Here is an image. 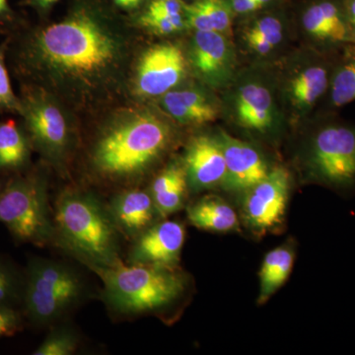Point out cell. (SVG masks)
Returning <instances> with one entry per match:
<instances>
[{"label":"cell","mask_w":355,"mask_h":355,"mask_svg":"<svg viewBox=\"0 0 355 355\" xmlns=\"http://www.w3.org/2000/svg\"><path fill=\"white\" fill-rule=\"evenodd\" d=\"M128 53L125 32L94 9L79 7L64 20L30 33L17 64L33 85L87 105L118 84Z\"/></svg>","instance_id":"cell-1"},{"label":"cell","mask_w":355,"mask_h":355,"mask_svg":"<svg viewBox=\"0 0 355 355\" xmlns=\"http://www.w3.org/2000/svg\"><path fill=\"white\" fill-rule=\"evenodd\" d=\"M172 140L169 123L153 112L120 114L96 137L91 170L103 181L132 188L165 155Z\"/></svg>","instance_id":"cell-2"},{"label":"cell","mask_w":355,"mask_h":355,"mask_svg":"<svg viewBox=\"0 0 355 355\" xmlns=\"http://www.w3.org/2000/svg\"><path fill=\"white\" fill-rule=\"evenodd\" d=\"M55 243L91 270L123 263L121 232L108 205L94 193L65 189L55 200Z\"/></svg>","instance_id":"cell-3"},{"label":"cell","mask_w":355,"mask_h":355,"mask_svg":"<svg viewBox=\"0 0 355 355\" xmlns=\"http://www.w3.org/2000/svg\"><path fill=\"white\" fill-rule=\"evenodd\" d=\"M102 279V299L114 314L123 317L160 312L181 299L188 286L176 268L121 265L93 270Z\"/></svg>","instance_id":"cell-4"},{"label":"cell","mask_w":355,"mask_h":355,"mask_svg":"<svg viewBox=\"0 0 355 355\" xmlns=\"http://www.w3.org/2000/svg\"><path fill=\"white\" fill-rule=\"evenodd\" d=\"M84 296L85 282L76 268L41 257L28 261L22 308L35 326L57 324Z\"/></svg>","instance_id":"cell-5"},{"label":"cell","mask_w":355,"mask_h":355,"mask_svg":"<svg viewBox=\"0 0 355 355\" xmlns=\"http://www.w3.org/2000/svg\"><path fill=\"white\" fill-rule=\"evenodd\" d=\"M0 222L16 241L38 247L55 243L46 171L34 170L9 180L0 195Z\"/></svg>","instance_id":"cell-6"},{"label":"cell","mask_w":355,"mask_h":355,"mask_svg":"<svg viewBox=\"0 0 355 355\" xmlns=\"http://www.w3.org/2000/svg\"><path fill=\"white\" fill-rule=\"evenodd\" d=\"M20 102V114L32 148L62 174L76 142L69 114L57 96L33 84L23 87Z\"/></svg>","instance_id":"cell-7"},{"label":"cell","mask_w":355,"mask_h":355,"mask_svg":"<svg viewBox=\"0 0 355 355\" xmlns=\"http://www.w3.org/2000/svg\"><path fill=\"white\" fill-rule=\"evenodd\" d=\"M308 167L311 175L334 188L355 184V128L327 125L311 141Z\"/></svg>","instance_id":"cell-8"},{"label":"cell","mask_w":355,"mask_h":355,"mask_svg":"<svg viewBox=\"0 0 355 355\" xmlns=\"http://www.w3.org/2000/svg\"><path fill=\"white\" fill-rule=\"evenodd\" d=\"M186 73V58L178 44H155L144 51L137 64L135 93L141 98L164 95L176 87Z\"/></svg>","instance_id":"cell-9"},{"label":"cell","mask_w":355,"mask_h":355,"mask_svg":"<svg viewBox=\"0 0 355 355\" xmlns=\"http://www.w3.org/2000/svg\"><path fill=\"white\" fill-rule=\"evenodd\" d=\"M184 238L186 230L180 222L164 220L154 223L132 240L128 263L176 268Z\"/></svg>","instance_id":"cell-10"},{"label":"cell","mask_w":355,"mask_h":355,"mask_svg":"<svg viewBox=\"0 0 355 355\" xmlns=\"http://www.w3.org/2000/svg\"><path fill=\"white\" fill-rule=\"evenodd\" d=\"M288 195V173L284 168L270 170L265 179L250 189L245 200L250 225L260 231L279 225L286 214Z\"/></svg>","instance_id":"cell-11"},{"label":"cell","mask_w":355,"mask_h":355,"mask_svg":"<svg viewBox=\"0 0 355 355\" xmlns=\"http://www.w3.org/2000/svg\"><path fill=\"white\" fill-rule=\"evenodd\" d=\"M193 71L210 86L223 85L232 76L235 55L227 39L216 31H196L190 46Z\"/></svg>","instance_id":"cell-12"},{"label":"cell","mask_w":355,"mask_h":355,"mask_svg":"<svg viewBox=\"0 0 355 355\" xmlns=\"http://www.w3.org/2000/svg\"><path fill=\"white\" fill-rule=\"evenodd\" d=\"M183 165L193 191L214 188L225 180L226 164L218 137L198 135L189 144Z\"/></svg>","instance_id":"cell-13"},{"label":"cell","mask_w":355,"mask_h":355,"mask_svg":"<svg viewBox=\"0 0 355 355\" xmlns=\"http://www.w3.org/2000/svg\"><path fill=\"white\" fill-rule=\"evenodd\" d=\"M218 139L225 158L224 183L228 188L238 191L250 190L265 179L270 171L253 146L225 132H222Z\"/></svg>","instance_id":"cell-14"},{"label":"cell","mask_w":355,"mask_h":355,"mask_svg":"<svg viewBox=\"0 0 355 355\" xmlns=\"http://www.w3.org/2000/svg\"><path fill=\"white\" fill-rule=\"evenodd\" d=\"M107 205L121 234L132 240L153 226L159 217L149 191L135 187L116 193Z\"/></svg>","instance_id":"cell-15"},{"label":"cell","mask_w":355,"mask_h":355,"mask_svg":"<svg viewBox=\"0 0 355 355\" xmlns=\"http://www.w3.org/2000/svg\"><path fill=\"white\" fill-rule=\"evenodd\" d=\"M303 26L311 36L323 41L355 42V33L342 11L334 2L314 4L303 15Z\"/></svg>","instance_id":"cell-16"},{"label":"cell","mask_w":355,"mask_h":355,"mask_svg":"<svg viewBox=\"0 0 355 355\" xmlns=\"http://www.w3.org/2000/svg\"><path fill=\"white\" fill-rule=\"evenodd\" d=\"M163 109L183 125H202L217 118L218 111L200 91L196 89L169 91L161 100Z\"/></svg>","instance_id":"cell-17"},{"label":"cell","mask_w":355,"mask_h":355,"mask_svg":"<svg viewBox=\"0 0 355 355\" xmlns=\"http://www.w3.org/2000/svg\"><path fill=\"white\" fill-rule=\"evenodd\" d=\"M188 187L183 163L166 166L149 190L159 217L166 218L182 209Z\"/></svg>","instance_id":"cell-18"},{"label":"cell","mask_w":355,"mask_h":355,"mask_svg":"<svg viewBox=\"0 0 355 355\" xmlns=\"http://www.w3.org/2000/svg\"><path fill=\"white\" fill-rule=\"evenodd\" d=\"M238 120L245 128L263 132L272 125L273 103L270 91L260 84L240 88L236 101Z\"/></svg>","instance_id":"cell-19"},{"label":"cell","mask_w":355,"mask_h":355,"mask_svg":"<svg viewBox=\"0 0 355 355\" xmlns=\"http://www.w3.org/2000/svg\"><path fill=\"white\" fill-rule=\"evenodd\" d=\"M189 220L193 226L211 232H228L238 227V216L234 209L217 197H203L187 210Z\"/></svg>","instance_id":"cell-20"},{"label":"cell","mask_w":355,"mask_h":355,"mask_svg":"<svg viewBox=\"0 0 355 355\" xmlns=\"http://www.w3.org/2000/svg\"><path fill=\"white\" fill-rule=\"evenodd\" d=\"M29 137L13 120L0 121V172L19 171L29 164Z\"/></svg>","instance_id":"cell-21"},{"label":"cell","mask_w":355,"mask_h":355,"mask_svg":"<svg viewBox=\"0 0 355 355\" xmlns=\"http://www.w3.org/2000/svg\"><path fill=\"white\" fill-rule=\"evenodd\" d=\"M293 263L294 253L291 248H275L266 254L260 272L259 304H263L286 284L291 275Z\"/></svg>","instance_id":"cell-22"},{"label":"cell","mask_w":355,"mask_h":355,"mask_svg":"<svg viewBox=\"0 0 355 355\" xmlns=\"http://www.w3.org/2000/svg\"><path fill=\"white\" fill-rule=\"evenodd\" d=\"M328 86V70L322 65H313L292 80V97L298 105L308 108L320 99Z\"/></svg>","instance_id":"cell-23"},{"label":"cell","mask_w":355,"mask_h":355,"mask_svg":"<svg viewBox=\"0 0 355 355\" xmlns=\"http://www.w3.org/2000/svg\"><path fill=\"white\" fill-rule=\"evenodd\" d=\"M25 291V270L12 261L0 258V306L17 308L22 306Z\"/></svg>","instance_id":"cell-24"},{"label":"cell","mask_w":355,"mask_h":355,"mask_svg":"<svg viewBox=\"0 0 355 355\" xmlns=\"http://www.w3.org/2000/svg\"><path fill=\"white\" fill-rule=\"evenodd\" d=\"M78 333L70 324L53 327L41 345L33 352L34 355H71L79 347Z\"/></svg>","instance_id":"cell-25"},{"label":"cell","mask_w":355,"mask_h":355,"mask_svg":"<svg viewBox=\"0 0 355 355\" xmlns=\"http://www.w3.org/2000/svg\"><path fill=\"white\" fill-rule=\"evenodd\" d=\"M334 106L342 107L355 100V57L340 64L334 74L331 85Z\"/></svg>","instance_id":"cell-26"},{"label":"cell","mask_w":355,"mask_h":355,"mask_svg":"<svg viewBox=\"0 0 355 355\" xmlns=\"http://www.w3.org/2000/svg\"><path fill=\"white\" fill-rule=\"evenodd\" d=\"M197 3L202 7L209 16L214 30L218 33H225L232 24V6L226 0H198Z\"/></svg>","instance_id":"cell-27"},{"label":"cell","mask_w":355,"mask_h":355,"mask_svg":"<svg viewBox=\"0 0 355 355\" xmlns=\"http://www.w3.org/2000/svg\"><path fill=\"white\" fill-rule=\"evenodd\" d=\"M140 24L157 34L168 35L181 31L187 26L182 13L174 15H158L146 13L140 18Z\"/></svg>","instance_id":"cell-28"},{"label":"cell","mask_w":355,"mask_h":355,"mask_svg":"<svg viewBox=\"0 0 355 355\" xmlns=\"http://www.w3.org/2000/svg\"><path fill=\"white\" fill-rule=\"evenodd\" d=\"M0 111L21 114L20 98L14 94L6 69L4 46H0Z\"/></svg>","instance_id":"cell-29"},{"label":"cell","mask_w":355,"mask_h":355,"mask_svg":"<svg viewBox=\"0 0 355 355\" xmlns=\"http://www.w3.org/2000/svg\"><path fill=\"white\" fill-rule=\"evenodd\" d=\"M246 36L258 37L270 42L273 46H277L282 39V26L277 18L268 17L259 20L254 27L247 32Z\"/></svg>","instance_id":"cell-30"},{"label":"cell","mask_w":355,"mask_h":355,"mask_svg":"<svg viewBox=\"0 0 355 355\" xmlns=\"http://www.w3.org/2000/svg\"><path fill=\"white\" fill-rule=\"evenodd\" d=\"M183 8L184 16H186L184 19H186L187 26L193 28L196 31H216L209 16L205 12L202 7L198 6L197 2L191 4V6L183 3Z\"/></svg>","instance_id":"cell-31"},{"label":"cell","mask_w":355,"mask_h":355,"mask_svg":"<svg viewBox=\"0 0 355 355\" xmlns=\"http://www.w3.org/2000/svg\"><path fill=\"white\" fill-rule=\"evenodd\" d=\"M22 316L15 308L0 306V338L15 336L22 329Z\"/></svg>","instance_id":"cell-32"},{"label":"cell","mask_w":355,"mask_h":355,"mask_svg":"<svg viewBox=\"0 0 355 355\" xmlns=\"http://www.w3.org/2000/svg\"><path fill=\"white\" fill-rule=\"evenodd\" d=\"M183 11V3L180 0H153L146 12L158 15H174Z\"/></svg>","instance_id":"cell-33"},{"label":"cell","mask_w":355,"mask_h":355,"mask_svg":"<svg viewBox=\"0 0 355 355\" xmlns=\"http://www.w3.org/2000/svg\"><path fill=\"white\" fill-rule=\"evenodd\" d=\"M231 6L237 13H249L261 8L258 0H232Z\"/></svg>","instance_id":"cell-34"},{"label":"cell","mask_w":355,"mask_h":355,"mask_svg":"<svg viewBox=\"0 0 355 355\" xmlns=\"http://www.w3.org/2000/svg\"><path fill=\"white\" fill-rule=\"evenodd\" d=\"M248 44L250 48L254 51H257L261 55H266L275 48L272 44L266 41L265 39L258 38V37L246 36Z\"/></svg>","instance_id":"cell-35"},{"label":"cell","mask_w":355,"mask_h":355,"mask_svg":"<svg viewBox=\"0 0 355 355\" xmlns=\"http://www.w3.org/2000/svg\"><path fill=\"white\" fill-rule=\"evenodd\" d=\"M347 18L350 25L355 29V0H350L349 7H347Z\"/></svg>","instance_id":"cell-36"},{"label":"cell","mask_w":355,"mask_h":355,"mask_svg":"<svg viewBox=\"0 0 355 355\" xmlns=\"http://www.w3.org/2000/svg\"><path fill=\"white\" fill-rule=\"evenodd\" d=\"M31 1L35 6L40 7V8L46 9L53 6L55 2H58V0H31Z\"/></svg>","instance_id":"cell-37"},{"label":"cell","mask_w":355,"mask_h":355,"mask_svg":"<svg viewBox=\"0 0 355 355\" xmlns=\"http://www.w3.org/2000/svg\"><path fill=\"white\" fill-rule=\"evenodd\" d=\"M114 3L118 4L119 6L123 7V8H130V7L137 6L133 0H114Z\"/></svg>","instance_id":"cell-38"},{"label":"cell","mask_w":355,"mask_h":355,"mask_svg":"<svg viewBox=\"0 0 355 355\" xmlns=\"http://www.w3.org/2000/svg\"><path fill=\"white\" fill-rule=\"evenodd\" d=\"M7 11H8V6H6V4L0 2V14L6 13Z\"/></svg>","instance_id":"cell-39"},{"label":"cell","mask_w":355,"mask_h":355,"mask_svg":"<svg viewBox=\"0 0 355 355\" xmlns=\"http://www.w3.org/2000/svg\"><path fill=\"white\" fill-rule=\"evenodd\" d=\"M258 1L260 2L261 6H263L265 4L268 3L270 0H258Z\"/></svg>","instance_id":"cell-40"},{"label":"cell","mask_w":355,"mask_h":355,"mask_svg":"<svg viewBox=\"0 0 355 355\" xmlns=\"http://www.w3.org/2000/svg\"><path fill=\"white\" fill-rule=\"evenodd\" d=\"M133 1H135V4H137H137H139V3H140V2H141V1H142V0H133Z\"/></svg>","instance_id":"cell-41"},{"label":"cell","mask_w":355,"mask_h":355,"mask_svg":"<svg viewBox=\"0 0 355 355\" xmlns=\"http://www.w3.org/2000/svg\"><path fill=\"white\" fill-rule=\"evenodd\" d=\"M2 186H1V184H0V195H1V191H2Z\"/></svg>","instance_id":"cell-42"}]
</instances>
